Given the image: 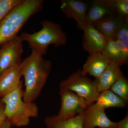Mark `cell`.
<instances>
[{"instance_id":"obj_1","label":"cell","mask_w":128,"mask_h":128,"mask_svg":"<svg viewBox=\"0 0 128 128\" xmlns=\"http://www.w3.org/2000/svg\"><path fill=\"white\" fill-rule=\"evenodd\" d=\"M52 66V61L44 59L34 50L22 61L21 72L25 87L22 96L24 102H32L38 97L47 82Z\"/></svg>"},{"instance_id":"obj_2","label":"cell","mask_w":128,"mask_h":128,"mask_svg":"<svg viewBox=\"0 0 128 128\" xmlns=\"http://www.w3.org/2000/svg\"><path fill=\"white\" fill-rule=\"evenodd\" d=\"M44 8L42 0H24L0 21V46L18 36L28 19Z\"/></svg>"},{"instance_id":"obj_3","label":"cell","mask_w":128,"mask_h":128,"mask_svg":"<svg viewBox=\"0 0 128 128\" xmlns=\"http://www.w3.org/2000/svg\"><path fill=\"white\" fill-rule=\"evenodd\" d=\"M40 24L42 28L38 32L32 34L24 32L20 36L22 41L28 42L32 50L43 56L47 53L49 45L58 47L66 44L67 37L60 25L48 20H44Z\"/></svg>"},{"instance_id":"obj_4","label":"cell","mask_w":128,"mask_h":128,"mask_svg":"<svg viewBox=\"0 0 128 128\" xmlns=\"http://www.w3.org/2000/svg\"><path fill=\"white\" fill-rule=\"evenodd\" d=\"M97 84V79L92 80L82 75L81 70L79 69L61 81L59 87L60 89L75 92L90 105L96 102L100 94L98 91Z\"/></svg>"},{"instance_id":"obj_5","label":"cell","mask_w":128,"mask_h":128,"mask_svg":"<svg viewBox=\"0 0 128 128\" xmlns=\"http://www.w3.org/2000/svg\"><path fill=\"white\" fill-rule=\"evenodd\" d=\"M5 105V114L11 126L24 127L30 122V118L38 116V108L34 102H26L22 98L11 101Z\"/></svg>"},{"instance_id":"obj_6","label":"cell","mask_w":128,"mask_h":128,"mask_svg":"<svg viewBox=\"0 0 128 128\" xmlns=\"http://www.w3.org/2000/svg\"><path fill=\"white\" fill-rule=\"evenodd\" d=\"M61 104L56 119L64 121L73 118L78 114L84 113L90 106L84 99L68 90L60 89Z\"/></svg>"},{"instance_id":"obj_7","label":"cell","mask_w":128,"mask_h":128,"mask_svg":"<svg viewBox=\"0 0 128 128\" xmlns=\"http://www.w3.org/2000/svg\"><path fill=\"white\" fill-rule=\"evenodd\" d=\"M22 42L20 36H18L1 46L0 76L12 66L20 65L23 52Z\"/></svg>"},{"instance_id":"obj_8","label":"cell","mask_w":128,"mask_h":128,"mask_svg":"<svg viewBox=\"0 0 128 128\" xmlns=\"http://www.w3.org/2000/svg\"><path fill=\"white\" fill-rule=\"evenodd\" d=\"M83 128H116L117 122L108 118L105 109L98 104L90 105L83 114Z\"/></svg>"},{"instance_id":"obj_9","label":"cell","mask_w":128,"mask_h":128,"mask_svg":"<svg viewBox=\"0 0 128 128\" xmlns=\"http://www.w3.org/2000/svg\"><path fill=\"white\" fill-rule=\"evenodd\" d=\"M89 4L78 0H62L60 8L67 17L76 21L78 27L83 30L87 24L86 15Z\"/></svg>"},{"instance_id":"obj_10","label":"cell","mask_w":128,"mask_h":128,"mask_svg":"<svg viewBox=\"0 0 128 128\" xmlns=\"http://www.w3.org/2000/svg\"><path fill=\"white\" fill-rule=\"evenodd\" d=\"M82 45L89 54L102 52L106 43V39L92 24H87L83 29Z\"/></svg>"},{"instance_id":"obj_11","label":"cell","mask_w":128,"mask_h":128,"mask_svg":"<svg viewBox=\"0 0 128 128\" xmlns=\"http://www.w3.org/2000/svg\"><path fill=\"white\" fill-rule=\"evenodd\" d=\"M20 65L12 66L0 76V98L15 90L22 82Z\"/></svg>"},{"instance_id":"obj_12","label":"cell","mask_w":128,"mask_h":128,"mask_svg":"<svg viewBox=\"0 0 128 128\" xmlns=\"http://www.w3.org/2000/svg\"><path fill=\"white\" fill-rule=\"evenodd\" d=\"M109 64L107 58L102 52L89 54L81 70L82 74L85 76L88 74L98 79Z\"/></svg>"},{"instance_id":"obj_13","label":"cell","mask_w":128,"mask_h":128,"mask_svg":"<svg viewBox=\"0 0 128 128\" xmlns=\"http://www.w3.org/2000/svg\"><path fill=\"white\" fill-rule=\"evenodd\" d=\"M124 20L115 16H109L92 24L107 40H114L118 30L125 22Z\"/></svg>"},{"instance_id":"obj_14","label":"cell","mask_w":128,"mask_h":128,"mask_svg":"<svg viewBox=\"0 0 128 128\" xmlns=\"http://www.w3.org/2000/svg\"><path fill=\"white\" fill-rule=\"evenodd\" d=\"M120 66L109 63L105 70L97 79V89L99 93L109 90L117 80L124 76Z\"/></svg>"},{"instance_id":"obj_15","label":"cell","mask_w":128,"mask_h":128,"mask_svg":"<svg viewBox=\"0 0 128 128\" xmlns=\"http://www.w3.org/2000/svg\"><path fill=\"white\" fill-rule=\"evenodd\" d=\"M106 15L114 16L104 0H96L92 2L86 15V22L92 24L104 18Z\"/></svg>"},{"instance_id":"obj_16","label":"cell","mask_w":128,"mask_h":128,"mask_svg":"<svg viewBox=\"0 0 128 128\" xmlns=\"http://www.w3.org/2000/svg\"><path fill=\"white\" fill-rule=\"evenodd\" d=\"M83 114L64 121L58 120L55 115L48 116L44 120V123L47 128H83Z\"/></svg>"},{"instance_id":"obj_17","label":"cell","mask_w":128,"mask_h":128,"mask_svg":"<svg viewBox=\"0 0 128 128\" xmlns=\"http://www.w3.org/2000/svg\"><path fill=\"white\" fill-rule=\"evenodd\" d=\"M96 103L104 109L109 108H124L128 104L120 97L109 89L100 92Z\"/></svg>"},{"instance_id":"obj_18","label":"cell","mask_w":128,"mask_h":128,"mask_svg":"<svg viewBox=\"0 0 128 128\" xmlns=\"http://www.w3.org/2000/svg\"><path fill=\"white\" fill-rule=\"evenodd\" d=\"M102 53L107 58L109 63L117 64L120 66L128 63L124 59L114 40H107Z\"/></svg>"},{"instance_id":"obj_19","label":"cell","mask_w":128,"mask_h":128,"mask_svg":"<svg viewBox=\"0 0 128 128\" xmlns=\"http://www.w3.org/2000/svg\"><path fill=\"white\" fill-rule=\"evenodd\" d=\"M114 16L128 20V0H104Z\"/></svg>"},{"instance_id":"obj_20","label":"cell","mask_w":128,"mask_h":128,"mask_svg":"<svg viewBox=\"0 0 128 128\" xmlns=\"http://www.w3.org/2000/svg\"><path fill=\"white\" fill-rule=\"evenodd\" d=\"M110 90L122 98L127 104L128 102V81L124 76L117 80L110 88Z\"/></svg>"},{"instance_id":"obj_21","label":"cell","mask_w":128,"mask_h":128,"mask_svg":"<svg viewBox=\"0 0 128 128\" xmlns=\"http://www.w3.org/2000/svg\"><path fill=\"white\" fill-rule=\"evenodd\" d=\"M24 0H0V21L12 8L19 4Z\"/></svg>"},{"instance_id":"obj_22","label":"cell","mask_w":128,"mask_h":128,"mask_svg":"<svg viewBox=\"0 0 128 128\" xmlns=\"http://www.w3.org/2000/svg\"><path fill=\"white\" fill-rule=\"evenodd\" d=\"M115 39L128 42V21L120 28L115 35Z\"/></svg>"},{"instance_id":"obj_23","label":"cell","mask_w":128,"mask_h":128,"mask_svg":"<svg viewBox=\"0 0 128 128\" xmlns=\"http://www.w3.org/2000/svg\"><path fill=\"white\" fill-rule=\"evenodd\" d=\"M114 41L124 59L128 62V42L120 41L118 39H114Z\"/></svg>"},{"instance_id":"obj_24","label":"cell","mask_w":128,"mask_h":128,"mask_svg":"<svg viewBox=\"0 0 128 128\" xmlns=\"http://www.w3.org/2000/svg\"><path fill=\"white\" fill-rule=\"evenodd\" d=\"M7 119L5 114V105L0 101V128Z\"/></svg>"},{"instance_id":"obj_25","label":"cell","mask_w":128,"mask_h":128,"mask_svg":"<svg viewBox=\"0 0 128 128\" xmlns=\"http://www.w3.org/2000/svg\"><path fill=\"white\" fill-rule=\"evenodd\" d=\"M117 128H128V114L123 119L117 122Z\"/></svg>"},{"instance_id":"obj_26","label":"cell","mask_w":128,"mask_h":128,"mask_svg":"<svg viewBox=\"0 0 128 128\" xmlns=\"http://www.w3.org/2000/svg\"><path fill=\"white\" fill-rule=\"evenodd\" d=\"M11 124L9 120L7 119L5 121L0 128H10L11 127Z\"/></svg>"},{"instance_id":"obj_27","label":"cell","mask_w":128,"mask_h":128,"mask_svg":"<svg viewBox=\"0 0 128 128\" xmlns=\"http://www.w3.org/2000/svg\"><path fill=\"white\" fill-rule=\"evenodd\" d=\"M10 128H12L11 127Z\"/></svg>"},{"instance_id":"obj_28","label":"cell","mask_w":128,"mask_h":128,"mask_svg":"<svg viewBox=\"0 0 128 128\" xmlns=\"http://www.w3.org/2000/svg\"></svg>"},{"instance_id":"obj_29","label":"cell","mask_w":128,"mask_h":128,"mask_svg":"<svg viewBox=\"0 0 128 128\" xmlns=\"http://www.w3.org/2000/svg\"></svg>"}]
</instances>
